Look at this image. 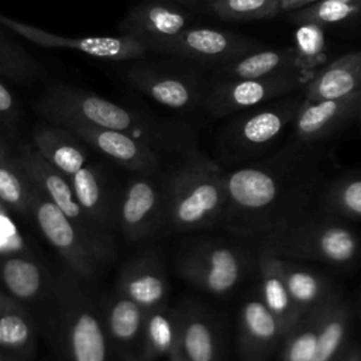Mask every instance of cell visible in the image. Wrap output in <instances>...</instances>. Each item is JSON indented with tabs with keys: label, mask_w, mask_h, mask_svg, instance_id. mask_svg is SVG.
<instances>
[{
	"label": "cell",
	"mask_w": 361,
	"mask_h": 361,
	"mask_svg": "<svg viewBox=\"0 0 361 361\" xmlns=\"http://www.w3.org/2000/svg\"><path fill=\"white\" fill-rule=\"evenodd\" d=\"M37 109L54 124L76 121L128 134L162 157L179 158L196 149L195 133L185 123L126 107L72 85H51L38 99Z\"/></svg>",
	"instance_id": "6da1fadb"
},
{
	"label": "cell",
	"mask_w": 361,
	"mask_h": 361,
	"mask_svg": "<svg viewBox=\"0 0 361 361\" xmlns=\"http://www.w3.org/2000/svg\"><path fill=\"white\" fill-rule=\"evenodd\" d=\"M226 200V180L196 149L164 171L162 234L185 233L209 224Z\"/></svg>",
	"instance_id": "7a4b0ae2"
},
{
	"label": "cell",
	"mask_w": 361,
	"mask_h": 361,
	"mask_svg": "<svg viewBox=\"0 0 361 361\" xmlns=\"http://www.w3.org/2000/svg\"><path fill=\"white\" fill-rule=\"evenodd\" d=\"M51 324L54 336L69 361H107L109 338L100 310L80 289L62 274L52 278Z\"/></svg>",
	"instance_id": "3957f363"
},
{
	"label": "cell",
	"mask_w": 361,
	"mask_h": 361,
	"mask_svg": "<svg viewBox=\"0 0 361 361\" xmlns=\"http://www.w3.org/2000/svg\"><path fill=\"white\" fill-rule=\"evenodd\" d=\"M16 158L31 183L45 193L71 219L99 259L103 264L111 261L116 255L111 234L99 228L82 209L75 196L71 179L51 165L32 142L18 147Z\"/></svg>",
	"instance_id": "277c9868"
},
{
	"label": "cell",
	"mask_w": 361,
	"mask_h": 361,
	"mask_svg": "<svg viewBox=\"0 0 361 361\" xmlns=\"http://www.w3.org/2000/svg\"><path fill=\"white\" fill-rule=\"evenodd\" d=\"M164 171L133 172L118 200L117 230L130 243L162 234Z\"/></svg>",
	"instance_id": "5b68a950"
},
{
	"label": "cell",
	"mask_w": 361,
	"mask_h": 361,
	"mask_svg": "<svg viewBox=\"0 0 361 361\" xmlns=\"http://www.w3.org/2000/svg\"><path fill=\"white\" fill-rule=\"evenodd\" d=\"M30 214L51 247L62 257L68 267L83 279H93L103 264L85 241L71 219L35 185Z\"/></svg>",
	"instance_id": "8992f818"
},
{
	"label": "cell",
	"mask_w": 361,
	"mask_h": 361,
	"mask_svg": "<svg viewBox=\"0 0 361 361\" xmlns=\"http://www.w3.org/2000/svg\"><path fill=\"white\" fill-rule=\"evenodd\" d=\"M0 24L18 37L42 48L69 49L106 61H138L147 56V47L127 35H86L68 37L38 28L32 24L14 20L0 13Z\"/></svg>",
	"instance_id": "52a82bcc"
},
{
	"label": "cell",
	"mask_w": 361,
	"mask_h": 361,
	"mask_svg": "<svg viewBox=\"0 0 361 361\" xmlns=\"http://www.w3.org/2000/svg\"><path fill=\"white\" fill-rule=\"evenodd\" d=\"M127 80L151 100L176 111L190 110L202 99L199 78L176 65L140 61L128 68Z\"/></svg>",
	"instance_id": "ba28073f"
},
{
	"label": "cell",
	"mask_w": 361,
	"mask_h": 361,
	"mask_svg": "<svg viewBox=\"0 0 361 361\" xmlns=\"http://www.w3.org/2000/svg\"><path fill=\"white\" fill-rule=\"evenodd\" d=\"M257 51V44L234 32L206 27H188L164 44L158 54L202 63L226 65Z\"/></svg>",
	"instance_id": "9c48e42d"
},
{
	"label": "cell",
	"mask_w": 361,
	"mask_h": 361,
	"mask_svg": "<svg viewBox=\"0 0 361 361\" xmlns=\"http://www.w3.org/2000/svg\"><path fill=\"white\" fill-rule=\"evenodd\" d=\"M189 24V14L172 0H144L118 23V32L134 38L149 52L178 37Z\"/></svg>",
	"instance_id": "30bf717a"
},
{
	"label": "cell",
	"mask_w": 361,
	"mask_h": 361,
	"mask_svg": "<svg viewBox=\"0 0 361 361\" xmlns=\"http://www.w3.org/2000/svg\"><path fill=\"white\" fill-rule=\"evenodd\" d=\"M300 82L295 69L257 79H226L206 96V107L213 116H226L293 90Z\"/></svg>",
	"instance_id": "8fae6325"
},
{
	"label": "cell",
	"mask_w": 361,
	"mask_h": 361,
	"mask_svg": "<svg viewBox=\"0 0 361 361\" xmlns=\"http://www.w3.org/2000/svg\"><path fill=\"white\" fill-rule=\"evenodd\" d=\"M59 126L69 128L87 147L130 172H149L164 166V157L159 152L128 134L76 121Z\"/></svg>",
	"instance_id": "7c38bea8"
},
{
	"label": "cell",
	"mask_w": 361,
	"mask_h": 361,
	"mask_svg": "<svg viewBox=\"0 0 361 361\" xmlns=\"http://www.w3.org/2000/svg\"><path fill=\"white\" fill-rule=\"evenodd\" d=\"M176 267L183 279L217 295L230 290L240 278L235 252L223 245L188 248L179 254Z\"/></svg>",
	"instance_id": "4fadbf2b"
},
{
	"label": "cell",
	"mask_w": 361,
	"mask_h": 361,
	"mask_svg": "<svg viewBox=\"0 0 361 361\" xmlns=\"http://www.w3.org/2000/svg\"><path fill=\"white\" fill-rule=\"evenodd\" d=\"M100 313L109 344L124 361H141L148 310L116 292L103 299Z\"/></svg>",
	"instance_id": "5bb4252c"
},
{
	"label": "cell",
	"mask_w": 361,
	"mask_h": 361,
	"mask_svg": "<svg viewBox=\"0 0 361 361\" xmlns=\"http://www.w3.org/2000/svg\"><path fill=\"white\" fill-rule=\"evenodd\" d=\"M117 292L145 310L166 305L169 282L159 258L144 254L127 261L118 272Z\"/></svg>",
	"instance_id": "9a60e30c"
},
{
	"label": "cell",
	"mask_w": 361,
	"mask_h": 361,
	"mask_svg": "<svg viewBox=\"0 0 361 361\" xmlns=\"http://www.w3.org/2000/svg\"><path fill=\"white\" fill-rule=\"evenodd\" d=\"M69 179L79 204L93 223L109 234L117 230L120 197H114L102 172L87 162Z\"/></svg>",
	"instance_id": "2e32d148"
},
{
	"label": "cell",
	"mask_w": 361,
	"mask_h": 361,
	"mask_svg": "<svg viewBox=\"0 0 361 361\" xmlns=\"http://www.w3.org/2000/svg\"><path fill=\"white\" fill-rule=\"evenodd\" d=\"M32 144L51 165L68 178L87 164L86 144L63 126L51 123L35 127Z\"/></svg>",
	"instance_id": "e0dca14e"
},
{
	"label": "cell",
	"mask_w": 361,
	"mask_h": 361,
	"mask_svg": "<svg viewBox=\"0 0 361 361\" xmlns=\"http://www.w3.org/2000/svg\"><path fill=\"white\" fill-rule=\"evenodd\" d=\"M358 92H361V51L334 59L305 86L307 100L340 99Z\"/></svg>",
	"instance_id": "ac0fdd59"
},
{
	"label": "cell",
	"mask_w": 361,
	"mask_h": 361,
	"mask_svg": "<svg viewBox=\"0 0 361 361\" xmlns=\"http://www.w3.org/2000/svg\"><path fill=\"white\" fill-rule=\"evenodd\" d=\"M360 104L361 92L340 99H305L296 111V131L302 138L307 140L324 135L345 118L357 113Z\"/></svg>",
	"instance_id": "d6986e66"
},
{
	"label": "cell",
	"mask_w": 361,
	"mask_h": 361,
	"mask_svg": "<svg viewBox=\"0 0 361 361\" xmlns=\"http://www.w3.org/2000/svg\"><path fill=\"white\" fill-rule=\"evenodd\" d=\"M0 281L6 292L20 303L35 302L48 295L52 283L44 268L24 254L1 257Z\"/></svg>",
	"instance_id": "ffe728a7"
},
{
	"label": "cell",
	"mask_w": 361,
	"mask_h": 361,
	"mask_svg": "<svg viewBox=\"0 0 361 361\" xmlns=\"http://www.w3.org/2000/svg\"><path fill=\"white\" fill-rule=\"evenodd\" d=\"M0 350L30 357L35 350V327L28 310L0 290Z\"/></svg>",
	"instance_id": "44dd1931"
},
{
	"label": "cell",
	"mask_w": 361,
	"mask_h": 361,
	"mask_svg": "<svg viewBox=\"0 0 361 361\" xmlns=\"http://www.w3.org/2000/svg\"><path fill=\"white\" fill-rule=\"evenodd\" d=\"M224 180L226 197L243 209L264 207L271 203L276 195L274 178L261 169H237Z\"/></svg>",
	"instance_id": "7402d4cb"
},
{
	"label": "cell",
	"mask_w": 361,
	"mask_h": 361,
	"mask_svg": "<svg viewBox=\"0 0 361 361\" xmlns=\"http://www.w3.org/2000/svg\"><path fill=\"white\" fill-rule=\"evenodd\" d=\"M296 68L295 47L252 51L223 65L227 79H257Z\"/></svg>",
	"instance_id": "603a6c76"
},
{
	"label": "cell",
	"mask_w": 361,
	"mask_h": 361,
	"mask_svg": "<svg viewBox=\"0 0 361 361\" xmlns=\"http://www.w3.org/2000/svg\"><path fill=\"white\" fill-rule=\"evenodd\" d=\"M179 340V310L162 305L148 310L141 361H157L169 354Z\"/></svg>",
	"instance_id": "cb8c5ba5"
},
{
	"label": "cell",
	"mask_w": 361,
	"mask_h": 361,
	"mask_svg": "<svg viewBox=\"0 0 361 361\" xmlns=\"http://www.w3.org/2000/svg\"><path fill=\"white\" fill-rule=\"evenodd\" d=\"M179 344L188 361H216V336L207 319L195 310H179Z\"/></svg>",
	"instance_id": "d4e9b609"
},
{
	"label": "cell",
	"mask_w": 361,
	"mask_h": 361,
	"mask_svg": "<svg viewBox=\"0 0 361 361\" xmlns=\"http://www.w3.org/2000/svg\"><path fill=\"white\" fill-rule=\"evenodd\" d=\"M34 185L25 176L16 152L8 151L0 157V200L10 209L30 213Z\"/></svg>",
	"instance_id": "484cf974"
},
{
	"label": "cell",
	"mask_w": 361,
	"mask_h": 361,
	"mask_svg": "<svg viewBox=\"0 0 361 361\" xmlns=\"http://www.w3.org/2000/svg\"><path fill=\"white\" fill-rule=\"evenodd\" d=\"M42 66L31 56L28 51L0 32V76L30 83L42 75Z\"/></svg>",
	"instance_id": "4316f807"
},
{
	"label": "cell",
	"mask_w": 361,
	"mask_h": 361,
	"mask_svg": "<svg viewBox=\"0 0 361 361\" xmlns=\"http://www.w3.org/2000/svg\"><path fill=\"white\" fill-rule=\"evenodd\" d=\"M290 117V109H268L245 117L238 126V137L245 144H265L275 138Z\"/></svg>",
	"instance_id": "83f0119b"
},
{
	"label": "cell",
	"mask_w": 361,
	"mask_h": 361,
	"mask_svg": "<svg viewBox=\"0 0 361 361\" xmlns=\"http://www.w3.org/2000/svg\"><path fill=\"white\" fill-rule=\"evenodd\" d=\"M209 8L221 20L251 21L278 14L281 0H210Z\"/></svg>",
	"instance_id": "f1b7e54d"
},
{
	"label": "cell",
	"mask_w": 361,
	"mask_h": 361,
	"mask_svg": "<svg viewBox=\"0 0 361 361\" xmlns=\"http://www.w3.org/2000/svg\"><path fill=\"white\" fill-rule=\"evenodd\" d=\"M361 13L360 6L333 1V0H317L306 7L290 13V20L299 25H327L345 21Z\"/></svg>",
	"instance_id": "f546056e"
},
{
	"label": "cell",
	"mask_w": 361,
	"mask_h": 361,
	"mask_svg": "<svg viewBox=\"0 0 361 361\" xmlns=\"http://www.w3.org/2000/svg\"><path fill=\"white\" fill-rule=\"evenodd\" d=\"M245 333L257 341H268L276 334L275 314L259 300H250L243 307Z\"/></svg>",
	"instance_id": "4dcf8cb0"
},
{
	"label": "cell",
	"mask_w": 361,
	"mask_h": 361,
	"mask_svg": "<svg viewBox=\"0 0 361 361\" xmlns=\"http://www.w3.org/2000/svg\"><path fill=\"white\" fill-rule=\"evenodd\" d=\"M324 48V37L320 25L303 24L296 31V68L316 66Z\"/></svg>",
	"instance_id": "1f68e13d"
},
{
	"label": "cell",
	"mask_w": 361,
	"mask_h": 361,
	"mask_svg": "<svg viewBox=\"0 0 361 361\" xmlns=\"http://www.w3.org/2000/svg\"><path fill=\"white\" fill-rule=\"evenodd\" d=\"M320 250L333 261H347L354 255L355 240L344 228H329L320 237Z\"/></svg>",
	"instance_id": "d6a6232c"
},
{
	"label": "cell",
	"mask_w": 361,
	"mask_h": 361,
	"mask_svg": "<svg viewBox=\"0 0 361 361\" xmlns=\"http://www.w3.org/2000/svg\"><path fill=\"white\" fill-rule=\"evenodd\" d=\"M344 336V323L340 319L330 320L322 329L316 338V351L313 361H330Z\"/></svg>",
	"instance_id": "836d02e7"
},
{
	"label": "cell",
	"mask_w": 361,
	"mask_h": 361,
	"mask_svg": "<svg viewBox=\"0 0 361 361\" xmlns=\"http://www.w3.org/2000/svg\"><path fill=\"white\" fill-rule=\"evenodd\" d=\"M6 207L0 200V257L23 254L25 251L24 238Z\"/></svg>",
	"instance_id": "e575fe53"
},
{
	"label": "cell",
	"mask_w": 361,
	"mask_h": 361,
	"mask_svg": "<svg viewBox=\"0 0 361 361\" xmlns=\"http://www.w3.org/2000/svg\"><path fill=\"white\" fill-rule=\"evenodd\" d=\"M286 288L296 302L310 303L313 302L320 290L317 279L305 271H293L286 278Z\"/></svg>",
	"instance_id": "d590c367"
},
{
	"label": "cell",
	"mask_w": 361,
	"mask_h": 361,
	"mask_svg": "<svg viewBox=\"0 0 361 361\" xmlns=\"http://www.w3.org/2000/svg\"><path fill=\"white\" fill-rule=\"evenodd\" d=\"M264 299L267 307L275 316L285 314L290 305V295L286 283L275 275H268L264 281Z\"/></svg>",
	"instance_id": "8d00e7d4"
},
{
	"label": "cell",
	"mask_w": 361,
	"mask_h": 361,
	"mask_svg": "<svg viewBox=\"0 0 361 361\" xmlns=\"http://www.w3.org/2000/svg\"><path fill=\"white\" fill-rule=\"evenodd\" d=\"M316 338L317 334L313 331H303L298 334L289 344L288 361H313Z\"/></svg>",
	"instance_id": "74e56055"
},
{
	"label": "cell",
	"mask_w": 361,
	"mask_h": 361,
	"mask_svg": "<svg viewBox=\"0 0 361 361\" xmlns=\"http://www.w3.org/2000/svg\"><path fill=\"white\" fill-rule=\"evenodd\" d=\"M18 97L0 80V124L13 126L20 117Z\"/></svg>",
	"instance_id": "f35d334b"
},
{
	"label": "cell",
	"mask_w": 361,
	"mask_h": 361,
	"mask_svg": "<svg viewBox=\"0 0 361 361\" xmlns=\"http://www.w3.org/2000/svg\"><path fill=\"white\" fill-rule=\"evenodd\" d=\"M343 202L345 207L357 214H361V180L351 182L343 192Z\"/></svg>",
	"instance_id": "ab89813d"
},
{
	"label": "cell",
	"mask_w": 361,
	"mask_h": 361,
	"mask_svg": "<svg viewBox=\"0 0 361 361\" xmlns=\"http://www.w3.org/2000/svg\"><path fill=\"white\" fill-rule=\"evenodd\" d=\"M314 1H317V0H281V11L292 13V11L306 7Z\"/></svg>",
	"instance_id": "60d3db41"
},
{
	"label": "cell",
	"mask_w": 361,
	"mask_h": 361,
	"mask_svg": "<svg viewBox=\"0 0 361 361\" xmlns=\"http://www.w3.org/2000/svg\"><path fill=\"white\" fill-rule=\"evenodd\" d=\"M168 358H169V361H188V360H186V357H185V355H183V353H182V348H180V344H179V340H178V343L173 345V348L169 351Z\"/></svg>",
	"instance_id": "b9f144b4"
},
{
	"label": "cell",
	"mask_w": 361,
	"mask_h": 361,
	"mask_svg": "<svg viewBox=\"0 0 361 361\" xmlns=\"http://www.w3.org/2000/svg\"><path fill=\"white\" fill-rule=\"evenodd\" d=\"M175 3H182V4H197L200 1H204V0H172Z\"/></svg>",
	"instance_id": "7bdbcfd3"
},
{
	"label": "cell",
	"mask_w": 361,
	"mask_h": 361,
	"mask_svg": "<svg viewBox=\"0 0 361 361\" xmlns=\"http://www.w3.org/2000/svg\"><path fill=\"white\" fill-rule=\"evenodd\" d=\"M333 1H340V3H347V4H354L361 7V0H333Z\"/></svg>",
	"instance_id": "ee69618b"
},
{
	"label": "cell",
	"mask_w": 361,
	"mask_h": 361,
	"mask_svg": "<svg viewBox=\"0 0 361 361\" xmlns=\"http://www.w3.org/2000/svg\"><path fill=\"white\" fill-rule=\"evenodd\" d=\"M0 361H7V355H4L1 350H0Z\"/></svg>",
	"instance_id": "f6af8a7d"
},
{
	"label": "cell",
	"mask_w": 361,
	"mask_h": 361,
	"mask_svg": "<svg viewBox=\"0 0 361 361\" xmlns=\"http://www.w3.org/2000/svg\"><path fill=\"white\" fill-rule=\"evenodd\" d=\"M7 361H20V360H17L14 357H7Z\"/></svg>",
	"instance_id": "bcb514c9"
},
{
	"label": "cell",
	"mask_w": 361,
	"mask_h": 361,
	"mask_svg": "<svg viewBox=\"0 0 361 361\" xmlns=\"http://www.w3.org/2000/svg\"><path fill=\"white\" fill-rule=\"evenodd\" d=\"M358 113H360V117H361V104H360V109H358Z\"/></svg>",
	"instance_id": "7dc6e473"
},
{
	"label": "cell",
	"mask_w": 361,
	"mask_h": 361,
	"mask_svg": "<svg viewBox=\"0 0 361 361\" xmlns=\"http://www.w3.org/2000/svg\"><path fill=\"white\" fill-rule=\"evenodd\" d=\"M347 361H355V360H354V358H351V360H347Z\"/></svg>",
	"instance_id": "c3c4849f"
}]
</instances>
